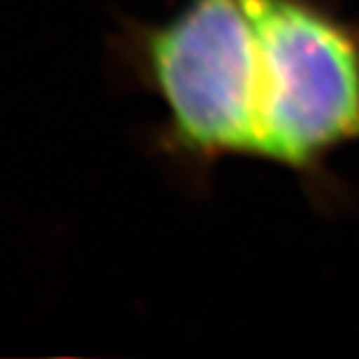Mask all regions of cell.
Returning <instances> with one entry per match:
<instances>
[{
	"mask_svg": "<svg viewBox=\"0 0 359 359\" xmlns=\"http://www.w3.org/2000/svg\"><path fill=\"white\" fill-rule=\"evenodd\" d=\"M121 59L161 100L159 145L194 175L257 159L259 42L248 0H187L161 24H131Z\"/></svg>",
	"mask_w": 359,
	"mask_h": 359,
	"instance_id": "1",
	"label": "cell"
},
{
	"mask_svg": "<svg viewBox=\"0 0 359 359\" xmlns=\"http://www.w3.org/2000/svg\"><path fill=\"white\" fill-rule=\"evenodd\" d=\"M259 42L257 159L294 173L315 203L343 187L329 161L359 142V21L327 0H248Z\"/></svg>",
	"mask_w": 359,
	"mask_h": 359,
	"instance_id": "2",
	"label": "cell"
}]
</instances>
